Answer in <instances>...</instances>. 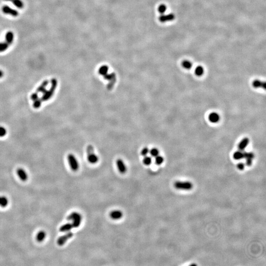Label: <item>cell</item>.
Listing matches in <instances>:
<instances>
[{
	"label": "cell",
	"instance_id": "obj_28",
	"mask_svg": "<svg viewBox=\"0 0 266 266\" xmlns=\"http://www.w3.org/2000/svg\"><path fill=\"white\" fill-rule=\"evenodd\" d=\"M152 163L151 158L149 156H144L143 159V163L145 166H149Z\"/></svg>",
	"mask_w": 266,
	"mask_h": 266
},
{
	"label": "cell",
	"instance_id": "obj_34",
	"mask_svg": "<svg viewBox=\"0 0 266 266\" xmlns=\"http://www.w3.org/2000/svg\"><path fill=\"white\" fill-rule=\"evenodd\" d=\"M7 134V130L4 127L0 126V137H3Z\"/></svg>",
	"mask_w": 266,
	"mask_h": 266
},
{
	"label": "cell",
	"instance_id": "obj_6",
	"mask_svg": "<svg viewBox=\"0 0 266 266\" xmlns=\"http://www.w3.org/2000/svg\"><path fill=\"white\" fill-rule=\"evenodd\" d=\"M67 158L71 170L74 172L78 171L79 168V164L75 156L73 154H69Z\"/></svg>",
	"mask_w": 266,
	"mask_h": 266
},
{
	"label": "cell",
	"instance_id": "obj_14",
	"mask_svg": "<svg viewBox=\"0 0 266 266\" xmlns=\"http://www.w3.org/2000/svg\"><path fill=\"white\" fill-rule=\"evenodd\" d=\"M14 39V35L12 31H8L5 35V41L7 42L9 45H11L13 42Z\"/></svg>",
	"mask_w": 266,
	"mask_h": 266
},
{
	"label": "cell",
	"instance_id": "obj_8",
	"mask_svg": "<svg viewBox=\"0 0 266 266\" xmlns=\"http://www.w3.org/2000/svg\"><path fill=\"white\" fill-rule=\"evenodd\" d=\"M116 164L119 172L121 174H125L127 172V167L121 159H118L116 161Z\"/></svg>",
	"mask_w": 266,
	"mask_h": 266
},
{
	"label": "cell",
	"instance_id": "obj_11",
	"mask_svg": "<svg viewBox=\"0 0 266 266\" xmlns=\"http://www.w3.org/2000/svg\"><path fill=\"white\" fill-rule=\"evenodd\" d=\"M17 174L19 178L22 181H26L28 180V176L26 172L22 168H19L17 170Z\"/></svg>",
	"mask_w": 266,
	"mask_h": 266
},
{
	"label": "cell",
	"instance_id": "obj_37",
	"mask_svg": "<svg viewBox=\"0 0 266 266\" xmlns=\"http://www.w3.org/2000/svg\"><path fill=\"white\" fill-rule=\"evenodd\" d=\"M252 160L250 158L246 159V165L248 167L251 166L252 164Z\"/></svg>",
	"mask_w": 266,
	"mask_h": 266
},
{
	"label": "cell",
	"instance_id": "obj_21",
	"mask_svg": "<svg viewBox=\"0 0 266 266\" xmlns=\"http://www.w3.org/2000/svg\"><path fill=\"white\" fill-rule=\"evenodd\" d=\"M204 69L202 66H199L197 67L195 70V74L197 76L201 77L204 74Z\"/></svg>",
	"mask_w": 266,
	"mask_h": 266
},
{
	"label": "cell",
	"instance_id": "obj_1",
	"mask_svg": "<svg viewBox=\"0 0 266 266\" xmlns=\"http://www.w3.org/2000/svg\"><path fill=\"white\" fill-rule=\"evenodd\" d=\"M58 81L56 78H52L51 80V86L49 90H45L43 93L41 99L42 102H46L52 98L57 87Z\"/></svg>",
	"mask_w": 266,
	"mask_h": 266
},
{
	"label": "cell",
	"instance_id": "obj_39",
	"mask_svg": "<svg viewBox=\"0 0 266 266\" xmlns=\"http://www.w3.org/2000/svg\"><path fill=\"white\" fill-rule=\"evenodd\" d=\"M191 266H196V265L195 264H191Z\"/></svg>",
	"mask_w": 266,
	"mask_h": 266
},
{
	"label": "cell",
	"instance_id": "obj_13",
	"mask_svg": "<svg viewBox=\"0 0 266 266\" xmlns=\"http://www.w3.org/2000/svg\"><path fill=\"white\" fill-rule=\"evenodd\" d=\"M209 119L211 123H217L220 120V116L216 112H213L209 115Z\"/></svg>",
	"mask_w": 266,
	"mask_h": 266
},
{
	"label": "cell",
	"instance_id": "obj_31",
	"mask_svg": "<svg viewBox=\"0 0 266 266\" xmlns=\"http://www.w3.org/2000/svg\"><path fill=\"white\" fill-rule=\"evenodd\" d=\"M149 153H150V155L152 157H156V156L159 155V151L158 149H157L156 148H153L149 150Z\"/></svg>",
	"mask_w": 266,
	"mask_h": 266
},
{
	"label": "cell",
	"instance_id": "obj_15",
	"mask_svg": "<svg viewBox=\"0 0 266 266\" xmlns=\"http://www.w3.org/2000/svg\"><path fill=\"white\" fill-rule=\"evenodd\" d=\"M249 143V140L247 138H245L242 139L238 145V148L239 150H242V151L246 149V148L247 146V145H248Z\"/></svg>",
	"mask_w": 266,
	"mask_h": 266
},
{
	"label": "cell",
	"instance_id": "obj_22",
	"mask_svg": "<svg viewBox=\"0 0 266 266\" xmlns=\"http://www.w3.org/2000/svg\"><path fill=\"white\" fill-rule=\"evenodd\" d=\"M108 71V68L107 66L104 65L101 67L99 70V74L100 75L104 76L107 74Z\"/></svg>",
	"mask_w": 266,
	"mask_h": 266
},
{
	"label": "cell",
	"instance_id": "obj_2",
	"mask_svg": "<svg viewBox=\"0 0 266 266\" xmlns=\"http://www.w3.org/2000/svg\"><path fill=\"white\" fill-rule=\"evenodd\" d=\"M87 158L88 161L91 164H95L98 163L99 158L95 153L94 148L91 145H89L86 149Z\"/></svg>",
	"mask_w": 266,
	"mask_h": 266
},
{
	"label": "cell",
	"instance_id": "obj_12",
	"mask_svg": "<svg viewBox=\"0 0 266 266\" xmlns=\"http://www.w3.org/2000/svg\"><path fill=\"white\" fill-rule=\"evenodd\" d=\"M175 15L173 13H169L167 15H162L160 17V20L162 22H166L167 21H171L174 20Z\"/></svg>",
	"mask_w": 266,
	"mask_h": 266
},
{
	"label": "cell",
	"instance_id": "obj_16",
	"mask_svg": "<svg viewBox=\"0 0 266 266\" xmlns=\"http://www.w3.org/2000/svg\"><path fill=\"white\" fill-rule=\"evenodd\" d=\"M252 86L255 88H262L264 89H266V83L265 82H262L261 80L256 79L252 82Z\"/></svg>",
	"mask_w": 266,
	"mask_h": 266
},
{
	"label": "cell",
	"instance_id": "obj_19",
	"mask_svg": "<svg viewBox=\"0 0 266 266\" xmlns=\"http://www.w3.org/2000/svg\"><path fill=\"white\" fill-rule=\"evenodd\" d=\"M46 236V232L44 231H41L37 234L36 240L37 241L39 242H43L45 240Z\"/></svg>",
	"mask_w": 266,
	"mask_h": 266
},
{
	"label": "cell",
	"instance_id": "obj_35",
	"mask_svg": "<svg viewBox=\"0 0 266 266\" xmlns=\"http://www.w3.org/2000/svg\"><path fill=\"white\" fill-rule=\"evenodd\" d=\"M38 98H39V93L37 92L33 93V94L31 96V99L33 101H35L36 100H37V99Z\"/></svg>",
	"mask_w": 266,
	"mask_h": 266
},
{
	"label": "cell",
	"instance_id": "obj_38",
	"mask_svg": "<svg viewBox=\"0 0 266 266\" xmlns=\"http://www.w3.org/2000/svg\"><path fill=\"white\" fill-rule=\"evenodd\" d=\"M4 74L3 71H2V70H0V78H2L3 77V75H4Z\"/></svg>",
	"mask_w": 266,
	"mask_h": 266
},
{
	"label": "cell",
	"instance_id": "obj_24",
	"mask_svg": "<svg viewBox=\"0 0 266 266\" xmlns=\"http://www.w3.org/2000/svg\"><path fill=\"white\" fill-rule=\"evenodd\" d=\"M12 4L16 6L17 8H23L24 3L21 0H12Z\"/></svg>",
	"mask_w": 266,
	"mask_h": 266
},
{
	"label": "cell",
	"instance_id": "obj_26",
	"mask_svg": "<svg viewBox=\"0 0 266 266\" xmlns=\"http://www.w3.org/2000/svg\"><path fill=\"white\" fill-rule=\"evenodd\" d=\"M116 82V78H115L108 81V83L107 85V89L108 90H112V89L115 86Z\"/></svg>",
	"mask_w": 266,
	"mask_h": 266
},
{
	"label": "cell",
	"instance_id": "obj_7",
	"mask_svg": "<svg viewBox=\"0 0 266 266\" xmlns=\"http://www.w3.org/2000/svg\"><path fill=\"white\" fill-rule=\"evenodd\" d=\"M74 236V234L70 232H68L65 235L62 236L60 237H59L57 241L58 245L59 246H62L64 245L69 239L71 238Z\"/></svg>",
	"mask_w": 266,
	"mask_h": 266
},
{
	"label": "cell",
	"instance_id": "obj_9",
	"mask_svg": "<svg viewBox=\"0 0 266 266\" xmlns=\"http://www.w3.org/2000/svg\"><path fill=\"white\" fill-rule=\"evenodd\" d=\"M2 10L5 14L12 15V17H17L19 14V12L18 11L9 7L8 6H4L2 8Z\"/></svg>",
	"mask_w": 266,
	"mask_h": 266
},
{
	"label": "cell",
	"instance_id": "obj_20",
	"mask_svg": "<svg viewBox=\"0 0 266 266\" xmlns=\"http://www.w3.org/2000/svg\"><path fill=\"white\" fill-rule=\"evenodd\" d=\"M8 204V198L5 196H0V207L6 208Z\"/></svg>",
	"mask_w": 266,
	"mask_h": 266
},
{
	"label": "cell",
	"instance_id": "obj_4",
	"mask_svg": "<svg viewBox=\"0 0 266 266\" xmlns=\"http://www.w3.org/2000/svg\"><path fill=\"white\" fill-rule=\"evenodd\" d=\"M175 188L181 190H190L193 188V185L189 181H177L173 184Z\"/></svg>",
	"mask_w": 266,
	"mask_h": 266
},
{
	"label": "cell",
	"instance_id": "obj_27",
	"mask_svg": "<svg viewBox=\"0 0 266 266\" xmlns=\"http://www.w3.org/2000/svg\"><path fill=\"white\" fill-rule=\"evenodd\" d=\"M34 103H33V106L35 108H39L40 106H41V104L42 102V101L41 100V98L37 99V100H36L35 101H33Z\"/></svg>",
	"mask_w": 266,
	"mask_h": 266
},
{
	"label": "cell",
	"instance_id": "obj_30",
	"mask_svg": "<svg viewBox=\"0 0 266 266\" xmlns=\"http://www.w3.org/2000/svg\"><path fill=\"white\" fill-rule=\"evenodd\" d=\"M103 77H104V78L105 79L107 80L108 81H110V80H111L113 79V78H116V74L114 73H112L111 74H106L105 75H104Z\"/></svg>",
	"mask_w": 266,
	"mask_h": 266
},
{
	"label": "cell",
	"instance_id": "obj_17",
	"mask_svg": "<svg viewBox=\"0 0 266 266\" xmlns=\"http://www.w3.org/2000/svg\"><path fill=\"white\" fill-rule=\"evenodd\" d=\"M48 83H49V82L48 80H44L43 82H42V83L40 85V86H39V87L37 88L36 92H37L39 94L41 92V93H44L46 90V88L48 85Z\"/></svg>",
	"mask_w": 266,
	"mask_h": 266
},
{
	"label": "cell",
	"instance_id": "obj_29",
	"mask_svg": "<svg viewBox=\"0 0 266 266\" xmlns=\"http://www.w3.org/2000/svg\"><path fill=\"white\" fill-rule=\"evenodd\" d=\"M155 158V164L157 165H161V164H162V163L164 162V158L161 156L158 155L157 156H156Z\"/></svg>",
	"mask_w": 266,
	"mask_h": 266
},
{
	"label": "cell",
	"instance_id": "obj_25",
	"mask_svg": "<svg viewBox=\"0 0 266 266\" xmlns=\"http://www.w3.org/2000/svg\"><path fill=\"white\" fill-rule=\"evenodd\" d=\"M9 45L6 41L0 42V53L4 52L8 48Z\"/></svg>",
	"mask_w": 266,
	"mask_h": 266
},
{
	"label": "cell",
	"instance_id": "obj_23",
	"mask_svg": "<svg viewBox=\"0 0 266 266\" xmlns=\"http://www.w3.org/2000/svg\"><path fill=\"white\" fill-rule=\"evenodd\" d=\"M182 66L184 69L189 70L192 67V63L189 60H184L182 62Z\"/></svg>",
	"mask_w": 266,
	"mask_h": 266
},
{
	"label": "cell",
	"instance_id": "obj_18",
	"mask_svg": "<svg viewBox=\"0 0 266 266\" xmlns=\"http://www.w3.org/2000/svg\"><path fill=\"white\" fill-rule=\"evenodd\" d=\"M73 228H74V227L72 224L67 223L61 226L59 229V231L61 232H69Z\"/></svg>",
	"mask_w": 266,
	"mask_h": 266
},
{
	"label": "cell",
	"instance_id": "obj_36",
	"mask_svg": "<svg viewBox=\"0 0 266 266\" xmlns=\"http://www.w3.org/2000/svg\"><path fill=\"white\" fill-rule=\"evenodd\" d=\"M245 164H244L243 163L240 162L237 164V168L239 170L242 171L245 169Z\"/></svg>",
	"mask_w": 266,
	"mask_h": 266
},
{
	"label": "cell",
	"instance_id": "obj_3",
	"mask_svg": "<svg viewBox=\"0 0 266 266\" xmlns=\"http://www.w3.org/2000/svg\"><path fill=\"white\" fill-rule=\"evenodd\" d=\"M67 219L68 220L73 221L72 224L74 228H78L82 223V217L80 213L77 212H73L70 213L68 216Z\"/></svg>",
	"mask_w": 266,
	"mask_h": 266
},
{
	"label": "cell",
	"instance_id": "obj_33",
	"mask_svg": "<svg viewBox=\"0 0 266 266\" xmlns=\"http://www.w3.org/2000/svg\"><path fill=\"white\" fill-rule=\"evenodd\" d=\"M149 152V149L147 147L143 148V149L141 151V155L143 156H147Z\"/></svg>",
	"mask_w": 266,
	"mask_h": 266
},
{
	"label": "cell",
	"instance_id": "obj_5",
	"mask_svg": "<svg viewBox=\"0 0 266 266\" xmlns=\"http://www.w3.org/2000/svg\"><path fill=\"white\" fill-rule=\"evenodd\" d=\"M254 158V154L252 152H246L242 150L235 152L233 154V158L236 160H239L243 158L253 159Z\"/></svg>",
	"mask_w": 266,
	"mask_h": 266
},
{
	"label": "cell",
	"instance_id": "obj_10",
	"mask_svg": "<svg viewBox=\"0 0 266 266\" xmlns=\"http://www.w3.org/2000/svg\"><path fill=\"white\" fill-rule=\"evenodd\" d=\"M110 216L112 219L118 220L121 219L123 217V213L119 210H115L111 211L110 214Z\"/></svg>",
	"mask_w": 266,
	"mask_h": 266
},
{
	"label": "cell",
	"instance_id": "obj_40",
	"mask_svg": "<svg viewBox=\"0 0 266 266\" xmlns=\"http://www.w3.org/2000/svg\"><path fill=\"white\" fill-rule=\"evenodd\" d=\"M4 1H11L12 2V0H4Z\"/></svg>",
	"mask_w": 266,
	"mask_h": 266
},
{
	"label": "cell",
	"instance_id": "obj_32",
	"mask_svg": "<svg viewBox=\"0 0 266 266\" xmlns=\"http://www.w3.org/2000/svg\"><path fill=\"white\" fill-rule=\"evenodd\" d=\"M166 9H167V7H166V5H165V4H161L158 8V11L162 14L165 13V12L166 11Z\"/></svg>",
	"mask_w": 266,
	"mask_h": 266
}]
</instances>
